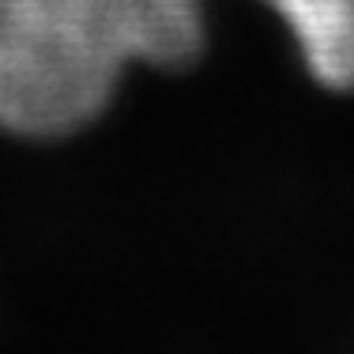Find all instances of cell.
<instances>
[{"label":"cell","mask_w":354,"mask_h":354,"mask_svg":"<svg viewBox=\"0 0 354 354\" xmlns=\"http://www.w3.org/2000/svg\"><path fill=\"white\" fill-rule=\"evenodd\" d=\"M204 35V0H0V129L68 136L132 64L181 68Z\"/></svg>","instance_id":"6da1fadb"},{"label":"cell","mask_w":354,"mask_h":354,"mask_svg":"<svg viewBox=\"0 0 354 354\" xmlns=\"http://www.w3.org/2000/svg\"><path fill=\"white\" fill-rule=\"evenodd\" d=\"M324 87L354 91V0H268Z\"/></svg>","instance_id":"7a4b0ae2"}]
</instances>
